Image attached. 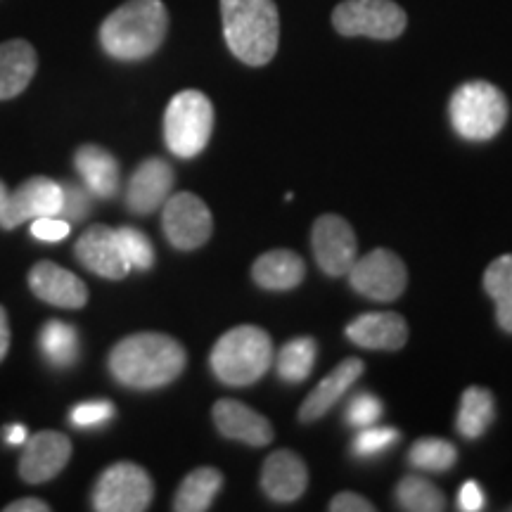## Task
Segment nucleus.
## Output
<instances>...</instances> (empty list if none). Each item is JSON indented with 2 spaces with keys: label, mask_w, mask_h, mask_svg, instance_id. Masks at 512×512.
I'll use <instances>...</instances> for the list:
<instances>
[{
  "label": "nucleus",
  "mask_w": 512,
  "mask_h": 512,
  "mask_svg": "<svg viewBox=\"0 0 512 512\" xmlns=\"http://www.w3.org/2000/svg\"><path fill=\"white\" fill-rule=\"evenodd\" d=\"M188 363L185 349L164 332H136L114 344L110 351V373L128 389H162L181 377Z\"/></svg>",
  "instance_id": "obj_1"
},
{
  "label": "nucleus",
  "mask_w": 512,
  "mask_h": 512,
  "mask_svg": "<svg viewBox=\"0 0 512 512\" xmlns=\"http://www.w3.org/2000/svg\"><path fill=\"white\" fill-rule=\"evenodd\" d=\"M169 12L162 0H126L100 27V46L119 62H140L162 48Z\"/></svg>",
  "instance_id": "obj_2"
},
{
  "label": "nucleus",
  "mask_w": 512,
  "mask_h": 512,
  "mask_svg": "<svg viewBox=\"0 0 512 512\" xmlns=\"http://www.w3.org/2000/svg\"><path fill=\"white\" fill-rule=\"evenodd\" d=\"M228 50L249 67H264L278 53L280 15L273 0H221Z\"/></svg>",
  "instance_id": "obj_3"
},
{
  "label": "nucleus",
  "mask_w": 512,
  "mask_h": 512,
  "mask_svg": "<svg viewBox=\"0 0 512 512\" xmlns=\"http://www.w3.org/2000/svg\"><path fill=\"white\" fill-rule=\"evenodd\" d=\"M273 363V342L266 330L240 325L223 332L209 356L214 375L228 387H247L261 380Z\"/></svg>",
  "instance_id": "obj_4"
},
{
  "label": "nucleus",
  "mask_w": 512,
  "mask_h": 512,
  "mask_svg": "<svg viewBox=\"0 0 512 512\" xmlns=\"http://www.w3.org/2000/svg\"><path fill=\"white\" fill-rule=\"evenodd\" d=\"M453 131L470 143H486L503 131L508 121V98L489 81H467L448 102Z\"/></svg>",
  "instance_id": "obj_5"
},
{
  "label": "nucleus",
  "mask_w": 512,
  "mask_h": 512,
  "mask_svg": "<svg viewBox=\"0 0 512 512\" xmlns=\"http://www.w3.org/2000/svg\"><path fill=\"white\" fill-rule=\"evenodd\" d=\"M214 133V105L200 91H181L164 114V140L178 159L197 157Z\"/></svg>",
  "instance_id": "obj_6"
},
{
  "label": "nucleus",
  "mask_w": 512,
  "mask_h": 512,
  "mask_svg": "<svg viewBox=\"0 0 512 512\" xmlns=\"http://www.w3.org/2000/svg\"><path fill=\"white\" fill-rule=\"evenodd\" d=\"M332 24L342 36L394 41L406 31L408 17L394 0H344L332 12Z\"/></svg>",
  "instance_id": "obj_7"
},
{
  "label": "nucleus",
  "mask_w": 512,
  "mask_h": 512,
  "mask_svg": "<svg viewBox=\"0 0 512 512\" xmlns=\"http://www.w3.org/2000/svg\"><path fill=\"white\" fill-rule=\"evenodd\" d=\"M155 484L136 463H114L98 477L93 489V510L143 512L150 508Z\"/></svg>",
  "instance_id": "obj_8"
},
{
  "label": "nucleus",
  "mask_w": 512,
  "mask_h": 512,
  "mask_svg": "<svg viewBox=\"0 0 512 512\" xmlns=\"http://www.w3.org/2000/svg\"><path fill=\"white\" fill-rule=\"evenodd\" d=\"M347 275L351 287L373 302H394L408 285L406 264L392 249H373L366 256H358Z\"/></svg>",
  "instance_id": "obj_9"
},
{
  "label": "nucleus",
  "mask_w": 512,
  "mask_h": 512,
  "mask_svg": "<svg viewBox=\"0 0 512 512\" xmlns=\"http://www.w3.org/2000/svg\"><path fill=\"white\" fill-rule=\"evenodd\" d=\"M162 228L166 240L181 252L200 249L214 233L211 211L200 197L192 192L171 195L162 207Z\"/></svg>",
  "instance_id": "obj_10"
},
{
  "label": "nucleus",
  "mask_w": 512,
  "mask_h": 512,
  "mask_svg": "<svg viewBox=\"0 0 512 512\" xmlns=\"http://www.w3.org/2000/svg\"><path fill=\"white\" fill-rule=\"evenodd\" d=\"M311 247L320 271L332 275V278L347 275L358 259L354 228L337 214H325L313 223Z\"/></svg>",
  "instance_id": "obj_11"
},
{
  "label": "nucleus",
  "mask_w": 512,
  "mask_h": 512,
  "mask_svg": "<svg viewBox=\"0 0 512 512\" xmlns=\"http://www.w3.org/2000/svg\"><path fill=\"white\" fill-rule=\"evenodd\" d=\"M62 209V183L46 176H34L24 181L15 192H10L5 207L0 211V226L5 230L17 228L19 223L57 216Z\"/></svg>",
  "instance_id": "obj_12"
},
{
  "label": "nucleus",
  "mask_w": 512,
  "mask_h": 512,
  "mask_svg": "<svg viewBox=\"0 0 512 512\" xmlns=\"http://www.w3.org/2000/svg\"><path fill=\"white\" fill-rule=\"evenodd\" d=\"M69 458H72V441L67 434L43 430L24 441L19 477L27 484H46L60 475Z\"/></svg>",
  "instance_id": "obj_13"
},
{
  "label": "nucleus",
  "mask_w": 512,
  "mask_h": 512,
  "mask_svg": "<svg viewBox=\"0 0 512 512\" xmlns=\"http://www.w3.org/2000/svg\"><path fill=\"white\" fill-rule=\"evenodd\" d=\"M79 264L100 278L124 280L131 273V266L121 254L117 230L110 226H91L76 240L74 247Z\"/></svg>",
  "instance_id": "obj_14"
},
{
  "label": "nucleus",
  "mask_w": 512,
  "mask_h": 512,
  "mask_svg": "<svg viewBox=\"0 0 512 512\" xmlns=\"http://www.w3.org/2000/svg\"><path fill=\"white\" fill-rule=\"evenodd\" d=\"M174 178L169 162L157 157L145 159L126 185V207L140 216L162 209L174 190Z\"/></svg>",
  "instance_id": "obj_15"
},
{
  "label": "nucleus",
  "mask_w": 512,
  "mask_h": 512,
  "mask_svg": "<svg viewBox=\"0 0 512 512\" xmlns=\"http://www.w3.org/2000/svg\"><path fill=\"white\" fill-rule=\"evenodd\" d=\"M29 287L41 302L57 309H83L88 302V287L79 275L53 261H38L29 271Z\"/></svg>",
  "instance_id": "obj_16"
},
{
  "label": "nucleus",
  "mask_w": 512,
  "mask_h": 512,
  "mask_svg": "<svg viewBox=\"0 0 512 512\" xmlns=\"http://www.w3.org/2000/svg\"><path fill=\"white\" fill-rule=\"evenodd\" d=\"M211 415H214V425L219 427V432L226 439L242 441V444L259 448L271 444L275 437L271 422H268L261 413H256L254 408L245 406L242 401H216Z\"/></svg>",
  "instance_id": "obj_17"
},
{
  "label": "nucleus",
  "mask_w": 512,
  "mask_h": 512,
  "mask_svg": "<svg viewBox=\"0 0 512 512\" xmlns=\"http://www.w3.org/2000/svg\"><path fill=\"white\" fill-rule=\"evenodd\" d=\"M309 486V470L292 451H275L266 458L261 472V489L275 503H292L304 496Z\"/></svg>",
  "instance_id": "obj_18"
},
{
  "label": "nucleus",
  "mask_w": 512,
  "mask_h": 512,
  "mask_svg": "<svg viewBox=\"0 0 512 512\" xmlns=\"http://www.w3.org/2000/svg\"><path fill=\"white\" fill-rule=\"evenodd\" d=\"M347 337L361 349L396 351L408 342V325L394 311L363 313L347 325Z\"/></svg>",
  "instance_id": "obj_19"
},
{
  "label": "nucleus",
  "mask_w": 512,
  "mask_h": 512,
  "mask_svg": "<svg viewBox=\"0 0 512 512\" xmlns=\"http://www.w3.org/2000/svg\"><path fill=\"white\" fill-rule=\"evenodd\" d=\"M363 370H366V366H363L361 358H347V361L339 363V366L332 370L325 380H320L318 387L306 396L302 408H299V420L316 422L323 418V415L328 413L351 387H354L358 377L363 375Z\"/></svg>",
  "instance_id": "obj_20"
},
{
  "label": "nucleus",
  "mask_w": 512,
  "mask_h": 512,
  "mask_svg": "<svg viewBox=\"0 0 512 512\" xmlns=\"http://www.w3.org/2000/svg\"><path fill=\"white\" fill-rule=\"evenodd\" d=\"M38 69L34 46L24 38L0 43V100H12L27 91Z\"/></svg>",
  "instance_id": "obj_21"
},
{
  "label": "nucleus",
  "mask_w": 512,
  "mask_h": 512,
  "mask_svg": "<svg viewBox=\"0 0 512 512\" xmlns=\"http://www.w3.org/2000/svg\"><path fill=\"white\" fill-rule=\"evenodd\" d=\"M83 185L100 200H112L119 192V162L100 145H81L74 155Z\"/></svg>",
  "instance_id": "obj_22"
},
{
  "label": "nucleus",
  "mask_w": 512,
  "mask_h": 512,
  "mask_svg": "<svg viewBox=\"0 0 512 512\" xmlns=\"http://www.w3.org/2000/svg\"><path fill=\"white\" fill-rule=\"evenodd\" d=\"M304 259L290 249H273L261 254L252 266V278L261 290L287 292L294 290L304 280Z\"/></svg>",
  "instance_id": "obj_23"
},
{
  "label": "nucleus",
  "mask_w": 512,
  "mask_h": 512,
  "mask_svg": "<svg viewBox=\"0 0 512 512\" xmlns=\"http://www.w3.org/2000/svg\"><path fill=\"white\" fill-rule=\"evenodd\" d=\"M223 486V475L216 467H197L178 486L174 498L176 512H204L214 505Z\"/></svg>",
  "instance_id": "obj_24"
},
{
  "label": "nucleus",
  "mask_w": 512,
  "mask_h": 512,
  "mask_svg": "<svg viewBox=\"0 0 512 512\" xmlns=\"http://www.w3.org/2000/svg\"><path fill=\"white\" fill-rule=\"evenodd\" d=\"M38 347L53 368H72L79 361V330L64 320H48L38 335Z\"/></svg>",
  "instance_id": "obj_25"
},
{
  "label": "nucleus",
  "mask_w": 512,
  "mask_h": 512,
  "mask_svg": "<svg viewBox=\"0 0 512 512\" xmlns=\"http://www.w3.org/2000/svg\"><path fill=\"white\" fill-rule=\"evenodd\" d=\"M496 418V401L489 389L470 387L465 389L458 408V432L465 439H479L489 430Z\"/></svg>",
  "instance_id": "obj_26"
},
{
  "label": "nucleus",
  "mask_w": 512,
  "mask_h": 512,
  "mask_svg": "<svg viewBox=\"0 0 512 512\" xmlns=\"http://www.w3.org/2000/svg\"><path fill=\"white\" fill-rule=\"evenodd\" d=\"M484 290L496 304V320L505 332H512V254L498 256L484 273Z\"/></svg>",
  "instance_id": "obj_27"
},
{
  "label": "nucleus",
  "mask_w": 512,
  "mask_h": 512,
  "mask_svg": "<svg viewBox=\"0 0 512 512\" xmlns=\"http://www.w3.org/2000/svg\"><path fill=\"white\" fill-rule=\"evenodd\" d=\"M316 342L311 337H297L292 342H287L283 349H280L278 361V375L283 377L285 382L299 384L304 382L306 377L311 375L313 363H316Z\"/></svg>",
  "instance_id": "obj_28"
},
{
  "label": "nucleus",
  "mask_w": 512,
  "mask_h": 512,
  "mask_svg": "<svg viewBox=\"0 0 512 512\" xmlns=\"http://www.w3.org/2000/svg\"><path fill=\"white\" fill-rule=\"evenodd\" d=\"M396 503L408 512H439L446 508V498L432 482L422 477H403L396 486Z\"/></svg>",
  "instance_id": "obj_29"
},
{
  "label": "nucleus",
  "mask_w": 512,
  "mask_h": 512,
  "mask_svg": "<svg viewBox=\"0 0 512 512\" xmlns=\"http://www.w3.org/2000/svg\"><path fill=\"white\" fill-rule=\"evenodd\" d=\"M458 451L451 441L437 439V437H425L418 439L408 451V463H411L415 470L425 472H446L456 465Z\"/></svg>",
  "instance_id": "obj_30"
},
{
  "label": "nucleus",
  "mask_w": 512,
  "mask_h": 512,
  "mask_svg": "<svg viewBox=\"0 0 512 512\" xmlns=\"http://www.w3.org/2000/svg\"><path fill=\"white\" fill-rule=\"evenodd\" d=\"M117 240L131 271H150L155 266V247L143 230L131 226L117 228Z\"/></svg>",
  "instance_id": "obj_31"
},
{
  "label": "nucleus",
  "mask_w": 512,
  "mask_h": 512,
  "mask_svg": "<svg viewBox=\"0 0 512 512\" xmlns=\"http://www.w3.org/2000/svg\"><path fill=\"white\" fill-rule=\"evenodd\" d=\"M401 434L394 427H380V425H370L358 430V434L354 437V444H351V451L358 458H375L380 453L389 451V448L399 444Z\"/></svg>",
  "instance_id": "obj_32"
},
{
  "label": "nucleus",
  "mask_w": 512,
  "mask_h": 512,
  "mask_svg": "<svg viewBox=\"0 0 512 512\" xmlns=\"http://www.w3.org/2000/svg\"><path fill=\"white\" fill-rule=\"evenodd\" d=\"M93 207V192L86 188V185L76 183H62V209L60 219L67 223H79L91 214Z\"/></svg>",
  "instance_id": "obj_33"
},
{
  "label": "nucleus",
  "mask_w": 512,
  "mask_h": 512,
  "mask_svg": "<svg viewBox=\"0 0 512 512\" xmlns=\"http://www.w3.org/2000/svg\"><path fill=\"white\" fill-rule=\"evenodd\" d=\"M382 411H384L382 401L377 399L375 394L361 392L347 403L344 420H347L351 427H356V430H363V427L375 425V422L382 418Z\"/></svg>",
  "instance_id": "obj_34"
},
{
  "label": "nucleus",
  "mask_w": 512,
  "mask_h": 512,
  "mask_svg": "<svg viewBox=\"0 0 512 512\" xmlns=\"http://www.w3.org/2000/svg\"><path fill=\"white\" fill-rule=\"evenodd\" d=\"M114 418V406L110 401H86L79 403V406L72 408V415L69 420L74 422L76 427H100L105 422H110Z\"/></svg>",
  "instance_id": "obj_35"
},
{
  "label": "nucleus",
  "mask_w": 512,
  "mask_h": 512,
  "mask_svg": "<svg viewBox=\"0 0 512 512\" xmlns=\"http://www.w3.org/2000/svg\"><path fill=\"white\" fill-rule=\"evenodd\" d=\"M72 223H67L60 216H43V219H34L31 223V235L41 242H62L69 238Z\"/></svg>",
  "instance_id": "obj_36"
},
{
  "label": "nucleus",
  "mask_w": 512,
  "mask_h": 512,
  "mask_svg": "<svg viewBox=\"0 0 512 512\" xmlns=\"http://www.w3.org/2000/svg\"><path fill=\"white\" fill-rule=\"evenodd\" d=\"M332 512H373L375 505L368 501V498L354 494V491H342L332 498L330 503Z\"/></svg>",
  "instance_id": "obj_37"
},
{
  "label": "nucleus",
  "mask_w": 512,
  "mask_h": 512,
  "mask_svg": "<svg viewBox=\"0 0 512 512\" xmlns=\"http://www.w3.org/2000/svg\"><path fill=\"white\" fill-rule=\"evenodd\" d=\"M458 508L463 512H479L486 508V498L482 486L477 482H465L458 494Z\"/></svg>",
  "instance_id": "obj_38"
},
{
  "label": "nucleus",
  "mask_w": 512,
  "mask_h": 512,
  "mask_svg": "<svg viewBox=\"0 0 512 512\" xmlns=\"http://www.w3.org/2000/svg\"><path fill=\"white\" fill-rule=\"evenodd\" d=\"M5 512H50V505L41 498H19V501L5 505Z\"/></svg>",
  "instance_id": "obj_39"
},
{
  "label": "nucleus",
  "mask_w": 512,
  "mask_h": 512,
  "mask_svg": "<svg viewBox=\"0 0 512 512\" xmlns=\"http://www.w3.org/2000/svg\"><path fill=\"white\" fill-rule=\"evenodd\" d=\"M10 349V323H8V311L0 306V363L5 361Z\"/></svg>",
  "instance_id": "obj_40"
},
{
  "label": "nucleus",
  "mask_w": 512,
  "mask_h": 512,
  "mask_svg": "<svg viewBox=\"0 0 512 512\" xmlns=\"http://www.w3.org/2000/svg\"><path fill=\"white\" fill-rule=\"evenodd\" d=\"M3 439H5V444H10V446H24V441H27V427L24 425L5 427Z\"/></svg>",
  "instance_id": "obj_41"
},
{
  "label": "nucleus",
  "mask_w": 512,
  "mask_h": 512,
  "mask_svg": "<svg viewBox=\"0 0 512 512\" xmlns=\"http://www.w3.org/2000/svg\"><path fill=\"white\" fill-rule=\"evenodd\" d=\"M8 188H5V183L0 181V211H3V207H5V200H8Z\"/></svg>",
  "instance_id": "obj_42"
},
{
  "label": "nucleus",
  "mask_w": 512,
  "mask_h": 512,
  "mask_svg": "<svg viewBox=\"0 0 512 512\" xmlns=\"http://www.w3.org/2000/svg\"><path fill=\"white\" fill-rule=\"evenodd\" d=\"M510 510H512V508H510Z\"/></svg>",
  "instance_id": "obj_43"
}]
</instances>
